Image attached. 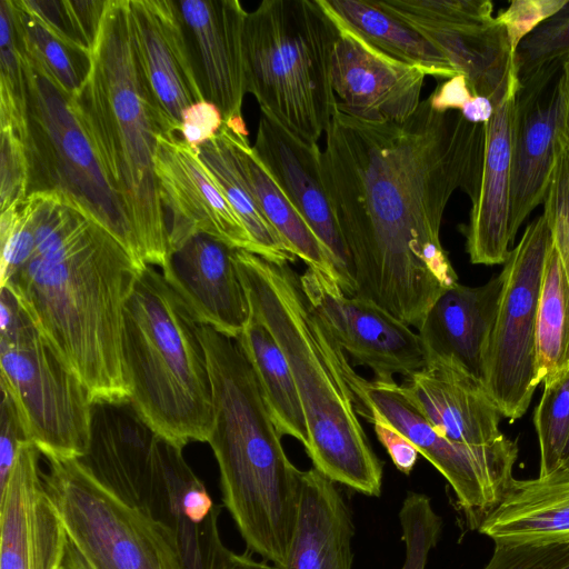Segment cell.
<instances>
[{
  "label": "cell",
  "instance_id": "cell-6",
  "mask_svg": "<svg viewBox=\"0 0 569 569\" xmlns=\"http://www.w3.org/2000/svg\"><path fill=\"white\" fill-rule=\"evenodd\" d=\"M129 400L159 435L184 447L208 442L212 386L199 323L153 266H144L123 312Z\"/></svg>",
  "mask_w": 569,
  "mask_h": 569
},
{
  "label": "cell",
  "instance_id": "cell-3",
  "mask_svg": "<svg viewBox=\"0 0 569 569\" xmlns=\"http://www.w3.org/2000/svg\"><path fill=\"white\" fill-rule=\"evenodd\" d=\"M251 315L276 338L291 368L308 431L313 468L335 483L379 497L383 466L358 418L350 380L356 372L309 302L289 263L234 249Z\"/></svg>",
  "mask_w": 569,
  "mask_h": 569
},
{
  "label": "cell",
  "instance_id": "cell-7",
  "mask_svg": "<svg viewBox=\"0 0 569 569\" xmlns=\"http://www.w3.org/2000/svg\"><path fill=\"white\" fill-rule=\"evenodd\" d=\"M337 34L319 0H263L247 13V93L307 143L318 142L337 110L331 81Z\"/></svg>",
  "mask_w": 569,
  "mask_h": 569
},
{
  "label": "cell",
  "instance_id": "cell-11",
  "mask_svg": "<svg viewBox=\"0 0 569 569\" xmlns=\"http://www.w3.org/2000/svg\"><path fill=\"white\" fill-rule=\"evenodd\" d=\"M47 460L46 489L91 569H188L173 529L127 505L79 459Z\"/></svg>",
  "mask_w": 569,
  "mask_h": 569
},
{
  "label": "cell",
  "instance_id": "cell-28",
  "mask_svg": "<svg viewBox=\"0 0 569 569\" xmlns=\"http://www.w3.org/2000/svg\"><path fill=\"white\" fill-rule=\"evenodd\" d=\"M222 130L236 164L267 220L309 268L325 273L339 284L329 251L256 154L249 143L248 131L231 129L224 122Z\"/></svg>",
  "mask_w": 569,
  "mask_h": 569
},
{
  "label": "cell",
  "instance_id": "cell-51",
  "mask_svg": "<svg viewBox=\"0 0 569 569\" xmlns=\"http://www.w3.org/2000/svg\"><path fill=\"white\" fill-rule=\"evenodd\" d=\"M548 476L569 478V437L561 453L557 469Z\"/></svg>",
  "mask_w": 569,
  "mask_h": 569
},
{
  "label": "cell",
  "instance_id": "cell-35",
  "mask_svg": "<svg viewBox=\"0 0 569 569\" xmlns=\"http://www.w3.org/2000/svg\"><path fill=\"white\" fill-rule=\"evenodd\" d=\"M533 423L540 450L539 477H545L557 469L569 437V370L543 385Z\"/></svg>",
  "mask_w": 569,
  "mask_h": 569
},
{
  "label": "cell",
  "instance_id": "cell-25",
  "mask_svg": "<svg viewBox=\"0 0 569 569\" xmlns=\"http://www.w3.org/2000/svg\"><path fill=\"white\" fill-rule=\"evenodd\" d=\"M502 288L499 273L480 287L456 282L418 328L427 361L455 365L485 386L486 358Z\"/></svg>",
  "mask_w": 569,
  "mask_h": 569
},
{
  "label": "cell",
  "instance_id": "cell-48",
  "mask_svg": "<svg viewBox=\"0 0 569 569\" xmlns=\"http://www.w3.org/2000/svg\"><path fill=\"white\" fill-rule=\"evenodd\" d=\"M495 112L493 102L483 96L472 94L471 99L462 107V117L476 124L487 123Z\"/></svg>",
  "mask_w": 569,
  "mask_h": 569
},
{
  "label": "cell",
  "instance_id": "cell-27",
  "mask_svg": "<svg viewBox=\"0 0 569 569\" xmlns=\"http://www.w3.org/2000/svg\"><path fill=\"white\" fill-rule=\"evenodd\" d=\"M496 543H547L569 539V478L515 479L478 528Z\"/></svg>",
  "mask_w": 569,
  "mask_h": 569
},
{
  "label": "cell",
  "instance_id": "cell-40",
  "mask_svg": "<svg viewBox=\"0 0 569 569\" xmlns=\"http://www.w3.org/2000/svg\"><path fill=\"white\" fill-rule=\"evenodd\" d=\"M482 569H569V539L547 543H496Z\"/></svg>",
  "mask_w": 569,
  "mask_h": 569
},
{
  "label": "cell",
  "instance_id": "cell-50",
  "mask_svg": "<svg viewBox=\"0 0 569 569\" xmlns=\"http://www.w3.org/2000/svg\"><path fill=\"white\" fill-rule=\"evenodd\" d=\"M560 81L562 90L561 118L569 121V60L561 66Z\"/></svg>",
  "mask_w": 569,
  "mask_h": 569
},
{
  "label": "cell",
  "instance_id": "cell-52",
  "mask_svg": "<svg viewBox=\"0 0 569 569\" xmlns=\"http://www.w3.org/2000/svg\"><path fill=\"white\" fill-rule=\"evenodd\" d=\"M557 136L569 143V121L563 120L561 116L558 124Z\"/></svg>",
  "mask_w": 569,
  "mask_h": 569
},
{
  "label": "cell",
  "instance_id": "cell-22",
  "mask_svg": "<svg viewBox=\"0 0 569 569\" xmlns=\"http://www.w3.org/2000/svg\"><path fill=\"white\" fill-rule=\"evenodd\" d=\"M196 72L207 101L223 122L242 120L247 93L244 23L247 11L238 0H176Z\"/></svg>",
  "mask_w": 569,
  "mask_h": 569
},
{
  "label": "cell",
  "instance_id": "cell-5",
  "mask_svg": "<svg viewBox=\"0 0 569 569\" xmlns=\"http://www.w3.org/2000/svg\"><path fill=\"white\" fill-rule=\"evenodd\" d=\"M72 104L124 208L139 261L162 268L169 232L154 156L163 131L136 56L129 0H107L91 68Z\"/></svg>",
  "mask_w": 569,
  "mask_h": 569
},
{
  "label": "cell",
  "instance_id": "cell-46",
  "mask_svg": "<svg viewBox=\"0 0 569 569\" xmlns=\"http://www.w3.org/2000/svg\"><path fill=\"white\" fill-rule=\"evenodd\" d=\"M472 92L463 74H457L440 83L429 96L431 107L437 111H460L471 99Z\"/></svg>",
  "mask_w": 569,
  "mask_h": 569
},
{
  "label": "cell",
  "instance_id": "cell-42",
  "mask_svg": "<svg viewBox=\"0 0 569 569\" xmlns=\"http://www.w3.org/2000/svg\"><path fill=\"white\" fill-rule=\"evenodd\" d=\"M566 3L567 0H513L495 18L505 27L516 53L520 42Z\"/></svg>",
  "mask_w": 569,
  "mask_h": 569
},
{
  "label": "cell",
  "instance_id": "cell-31",
  "mask_svg": "<svg viewBox=\"0 0 569 569\" xmlns=\"http://www.w3.org/2000/svg\"><path fill=\"white\" fill-rule=\"evenodd\" d=\"M196 151L248 230L258 256L274 263L295 262L296 252L267 220L238 169L222 127Z\"/></svg>",
  "mask_w": 569,
  "mask_h": 569
},
{
  "label": "cell",
  "instance_id": "cell-2",
  "mask_svg": "<svg viewBox=\"0 0 569 569\" xmlns=\"http://www.w3.org/2000/svg\"><path fill=\"white\" fill-rule=\"evenodd\" d=\"M26 200L32 246L1 268V288L14 296L93 402L129 399L123 312L144 264L62 196L37 192Z\"/></svg>",
  "mask_w": 569,
  "mask_h": 569
},
{
  "label": "cell",
  "instance_id": "cell-45",
  "mask_svg": "<svg viewBox=\"0 0 569 569\" xmlns=\"http://www.w3.org/2000/svg\"><path fill=\"white\" fill-rule=\"evenodd\" d=\"M373 425L375 433L380 443L386 448L396 468L405 475H409L415 468L419 451L398 430L376 415L368 418Z\"/></svg>",
  "mask_w": 569,
  "mask_h": 569
},
{
  "label": "cell",
  "instance_id": "cell-24",
  "mask_svg": "<svg viewBox=\"0 0 569 569\" xmlns=\"http://www.w3.org/2000/svg\"><path fill=\"white\" fill-rule=\"evenodd\" d=\"M400 386L407 398L450 441L485 446L505 437L499 428L502 415L485 386L455 365L429 360Z\"/></svg>",
  "mask_w": 569,
  "mask_h": 569
},
{
  "label": "cell",
  "instance_id": "cell-23",
  "mask_svg": "<svg viewBox=\"0 0 569 569\" xmlns=\"http://www.w3.org/2000/svg\"><path fill=\"white\" fill-rule=\"evenodd\" d=\"M516 76L491 119L485 123V143L480 183L471 200L469 221L463 227L466 250L471 263L503 264L510 252L509 198L517 96Z\"/></svg>",
  "mask_w": 569,
  "mask_h": 569
},
{
  "label": "cell",
  "instance_id": "cell-37",
  "mask_svg": "<svg viewBox=\"0 0 569 569\" xmlns=\"http://www.w3.org/2000/svg\"><path fill=\"white\" fill-rule=\"evenodd\" d=\"M26 109L24 59L11 0L0 1V120L23 126Z\"/></svg>",
  "mask_w": 569,
  "mask_h": 569
},
{
  "label": "cell",
  "instance_id": "cell-20",
  "mask_svg": "<svg viewBox=\"0 0 569 569\" xmlns=\"http://www.w3.org/2000/svg\"><path fill=\"white\" fill-rule=\"evenodd\" d=\"M256 154L267 167L293 207L329 251L339 286L355 295L349 258L320 173L318 143H307L261 111Z\"/></svg>",
  "mask_w": 569,
  "mask_h": 569
},
{
  "label": "cell",
  "instance_id": "cell-32",
  "mask_svg": "<svg viewBox=\"0 0 569 569\" xmlns=\"http://www.w3.org/2000/svg\"><path fill=\"white\" fill-rule=\"evenodd\" d=\"M569 370V280L552 242L548 250L536 320V383Z\"/></svg>",
  "mask_w": 569,
  "mask_h": 569
},
{
  "label": "cell",
  "instance_id": "cell-30",
  "mask_svg": "<svg viewBox=\"0 0 569 569\" xmlns=\"http://www.w3.org/2000/svg\"><path fill=\"white\" fill-rule=\"evenodd\" d=\"M236 340L253 368L281 435L297 439L307 450L309 431L301 400L287 357L276 338L251 315Z\"/></svg>",
  "mask_w": 569,
  "mask_h": 569
},
{
  "label": "cell",
  "instance_id": "cell-12",
  "mask_svg": "<svg viewBox=\"0 0 569 569\" xmlns=\"http://www.w3.org/2000/svg\"><path fill=\"white\" fill-rule=\"evenodd\" d=\"M351 390L358 415H376L403 435L452 488L468 526L478 529L508 493L515 478L518 445L506 436L485 446H467L443 437L407 398L397 382L359 376Z\"/></svg>",
  "mask_w": 569,
  "mask_h": 569
},
{
  "label": "cell",
  "instance_id": "cell-49",
  "mask_svg": "<svg viewBox=\"0 0 569 569\" xmlns=\"http://www.w3.org/2000/svg\"><path fill=\"white\" fill-rule=\"evenodd\" d=\"M63 569H91L77 548L69 541L67 542Z\"/></svg>",
  "mask_w": 569,
  "mask_h": 569
},
{
  "label": "cell",
  "instance_id": "cell-10",
  "mask_svg": "<svg viewBox=\"0 0 569 569\" xmlns=\"http://www.w3.org/2000/svg\"><path fill=\"white\" fill-rule=\"evenodd\" d=\"M0 289L1 391L41 455L79 459L88 449L93 401L14 296Z\"/></svg>",
  "mask_w": 569,
  "mask_h": 569
},
{
  "label": "cell",
  "instance_id": "cell-29",
  "mask_svg": "<svg viewBox=\"0 0 569 569\" xmlns=\"http://www.w3.org/2000/svg\"><path fill=\"white\" fill-rule=\"evenodd\" d=\"M339 22L383 53L420 68L427 76L458 74L450 61L420 33L381 9L376 0H319Z\"/></svg>",
  "mask_w": 569,
  "mask_h": 569
},
{
  "label": "cell",
  "instance_id": "cell-19",
  "mask_svg": "<svg viewBox=\"0 0 569 569\" xmlns=\"http://www.w3.org/2000/svg\"><path fill=\"white\" fill-rule=\"evenodd\" d=\"M234 249L206 233L169 243L162 276L200 325L237 339L251 317Z\"/></svg>",
  "mask_w": 569,
  "mask_h": 569
},
{
  "label": "cell",
  "instance_id": "cell-9",
  "mask_svg": "<svg viewBox=\"0 0 569 569\" xmlns=\"http://www.w3.org/2000/svg\"><path fill=\"white\" fill-rule=\"evenodd\" d=\"M22 54L26 109L21 138L28 163L27 196L37 192L62 196L110 232L139 261L124 208L73 108L72 96L46 69Z\"/></svg>",
  "mask_w": 569,
  "mask_h": 569
},
{
  "label": "cell",
  "instance_id": "cell-17",
  "mask_svg": "<svg viewBox=\"0 0 569 569\" xmlns=\"http://www.w3.org/2000/svg\"><path fill=\"white\" fill-rule=\"evenodd\" d=\"M40 455L23 442L0 488V569H63L68 536L46 489Z\"/></svg>",
  "mask_w": 569,
  "mask_h": 569
},
{
  "label": "cell",
  "instance_id": "cell-15",
  "mask_svg": "<svg viewBox=\"0 0 569 569\" xmlns=\"http://www.w3.org/2000/svg\"><path fill=\"white\" fill-rule=\"evenodd\" d=\"M154 171L169 243L194 233L258 256L257 247L198 152L179 133H160Z\"/></svg>",
  "mask_w": 569,
  "mask_h": 569
},
{
  "label": "cell",
  "instance_id": "cell-1",
  "mask_svg": "<svg viewBox=\"0 0 569 569\" xmlns=\"http://www.w3.org/2000/svg\"><path fill=\"white\" fill-rule=\"evenodd\" d=\"M320 173L345 242L355 297L417 329L458 282L440 240L457 190L480 183L485 124L437 111L429 97L403 122H370L335 111Z\"/></svg>",
  "mask_w": 569,
  "mask_h": 569
},
{
  "label": "cell",
  "instance_id": "cell-8",
  "mask_svg": "<svg viewBox=\"0 0 569 569\" xmlns=\"http://www.w3.org/2000/svg\"><path fill=\"white\" fill-rule=\"evenodd\" d=\"M182 450L153 430L129 399L97 401L88 449L79 460L127 505L173 529L184 547L219 516L220 507Z\"/></svg>",
  "mask_w": 569,
  "mask_h": 569
},
{
  "label": "cell",
  "instance_id": "cell-38",
  "mask_svg": "<svg viewBox=\"0 0 569 569\" xmlns=\"http://www.w3.org/2000/svg\"><path fill=\"white\" fill-rule=\"evenodd\" d=\"M399 520L406 550L401 569H426L429 553L441 535V517L427 495L409 491L402 501Z\"/></svg>",
  "mask_w": 569,
  "mask_h": 569
},
{
  "label": "cell",
  "instance_id": "cell-14",
  "mask_svg": "<svg viewBox=\"0 0 569 569\" xmlns=\"http://www.w3.org/2000/svg\"><path fill=\"white\" fill-rule=\"evenodd\" d=\"M300 282L341 349L355 366L369 367L376 381L395 383L396 375L406 378L426 366L419 335L375 301L346 295L335 280L309 267Z\"/></svg>",
  "mask_w": 569,
  "mask_h": 569
},
{
  "label": "cell",
  "instance_id": "cell-47",
  "mask_svg": "<svg viewBox=\"0 0 569 569\" xmlns=\"http://www.w3.org/2000/svg\"><path fill=\"white\" fill-rule=\"evenodd\" d=\"M209 569H282L266 560H256L251 552L236 553L222 542L216 549Z\"/></svg>",
  "mask_w": 569,
  "mask_h": 569
},
{
  "label": "cell",
  "instance_id": "cell-43",
  "mask_svg": "<svg viewBox=\"0 0 569 569\" xmlns=\"http://www.w3.org/2000/svg\"><path fill=\"white\" fill-rule=\"evenodd\" d=\"M63 4L73 42L91 54L107 0H63Z\"/></svg>",
  "mask_w": 569,
  "mask_h": 569
},
{
  "label": "cell",
  "instance_id": "cell-41",
  "mask_svg": "<svg viewBox=\"0 0 569 569\" xmlns=\"http://www.w3.org/2000/svg\"><path fill=\"white\" fill-rule=\"evenodd\" d=\"M0 127V209L3 211L27 197L28 163L18 129L12 124Z\"/></svg>",
  "mask_w": 569,
  "mask_h": 569
},
{
  "label": "cell",
  "instance_id": "cell-16",
  "mask_svg": "<svg viewBox=\"0 0 569 569\" xmlns=\"http://www.w3.org/2000/svg\"><path fill=\"white\" fill-rule=\"evenodd\" d=\"M330 17L338 27L331 56L337 109L370 122L408 120L422 101L420 96L427 74L416 66L383 53Z\"/></svg>",
  "mask_w": 569,
  "mask_h": 569
},
{
  "label": "cell",
  "instance_id": "cell-18",
  "mask_svg": "<svg viewBox=\"0 0 569 569\" xmlns=\"http://www.w3.org/2000/svg\"><path fill=\"white\" fill-rule=\"evenodd\" d=\"M136 56L163 133H179L182 112L206 100L176 0H129Z\"/></svg>",
  "mask_w": 569,
  "mask_h": 569
},
{
  "label": "cell",
  "instance_id": "cell-21",
  "mask_svg": "<svg viewBox=\"0 0 569 569\" xmlns=\"http://www.w3.org/2000/svg\"><path fill=\"white\" fill-rule=\"evenodd\" d=\"M560 71L548 70L523 83L517 96L509 198V234L543 202L555 164L562 108Z\"/></svg>",
  "mask_w": 569,
  "mask_h": 569
},
{
  "label": "cell",
  "instance_id": "cell-44",
  "mask_svg": "<svg viewBox=\"0 0 569 569\" xmlns=\"http://www.w3.org/2000/svg\"><path fill=\"white\" fill-rule=\"evenodd\" d=\"M223 124L219 108L210 101L196 102L183 110L180 137L192 149L212 139Z\"/></svg>",
  "mask_w": 569,
  "mask_h": 569
},
{
  "label": "cell",
  "instance_id": "cell-33",
  "mask_svg": "<svg viewBox=\"0 0 569 569\" xmlns=\"http://www.w3.org/2000/svg\"><path fill=\"white\" fill-rule=\"evenodd\" d=\"M11 7L22 52L73 96L90 71L91 54L48 28L20 0H11Z\"/></svg>",
  "mask_w": 569,
  "mask_h": 569
},
{
  "label": "cell",
  "instance_id": "cell-13",
  "mask_svg": "<svg viewBox=\"0 0 569 569\" xmlns=\"http://www.w3.org/2000/svg\"><path fill=\"white\" fill-rule=\"evenodd\" d=\"M551 233L543 214L525 229L500 272L502 288L491 331L485 388L511 422L528 410L536 383V320Z\"/></svg>",
  "mask_w": 569,
  "mask_h": 569
},
{
  "label": "cell",
  "instance_id": "cell-39",
  "mask_svg": "<svg viewBox=\"0 0 569 569\" xmlns=\"http://www.w3.org/2000/svg\"><path fill=\"white\" fill-rule=\"evenodd\" d=\"M552 244L569 280V143L556 136L555 164L543 198Z\"/></svg>",
  "mask_w": 569,
  "mask_h": 569
},
{
  "label": "cell",
  "instance_id": "cell-53",
  "mask_svg": "<svg viewBox=\"0 0 569 569\" xmlns=\"http://www.w3.org/2000/svg\"><path fill=\"white\" fill-rule=\"evenodd\" d=\"M217 532H219V530H218V531H216L211 537H213L214 535H217ZM210 540H211V538L209 539V541H210ZM209 541H208V542H209ZM208 542L206 543V546L208 545ZM206 546H204V548H206ZM204 548H203V549H204ZM202 551H203V550H202ZM201 553H202V552H201ZM200 556H201V555H200ZM200 556H199L196 560H198V559L200 558ZM196 560H193L192 562H189V563L191 565V563H193ZM189 563H187V566H189Z\"/></svg>",
  "mask_w": 569,
  "mask_h": 569
},
{
  "label": "cell",
  "instance_id": "cell-34",
  "mask_svg": "<svg viewBox=\"0 0 569 569\" xmlns=\"http://www.w3.org/2000/svg\"><path fill=\"white\" fill-rule=\"evenodd\" d=\"M386 12L417 32L459 31L493 22L488 0H376Z\"/></svg>",
  "mask_w": 569,
  "mask_h": 569
},
{
  "label": "cell",
  "instance_id": "cell-4",
  "mask_svg": "<svg viewBox=\"0 0 569 569\" xmlns=\"http://www.w3.org/2000/svg\"><path fill=\"white\" fill-rule=\"evenodd\" d=\"M212 386L208 439L224 508L247 551L287 565L296 527L301 475L287 457L252 366L234 338L199 323Z\"/></svg>",
  "mask_w": 569,
  "mask_h": 569
},
{
  "label": "cell",
  "instance_id": "cell-26",
  "mask_svg": "<svg viewBox=\"0 0 569 569\" xmlns=\"http://www.w3.org/2000/svg\"><path fill=\"white\" fill-rule=\"evenodd\" d=\"M355 526L336 483L311 468L302 471L296 527L283 569H351Z\"/></svg>",
  "mask_w": 569,
  "mask_h": 569
},
{
  "label": "cell",
  "instance_id": "cell-36",
  "mask_svg": "<svg viewBox=\"0 0 569 569\" xmlns=\"http://www.w3.org/2000/svg\"><path fill=\"white\" fill-rule=\"evenodd\" d=\"M569 60V0L552 17L528 34L516 50L520 83Z\"/></svg>",
  "mask_w": 569,
  "mask_h": 569
}]
</instances>
